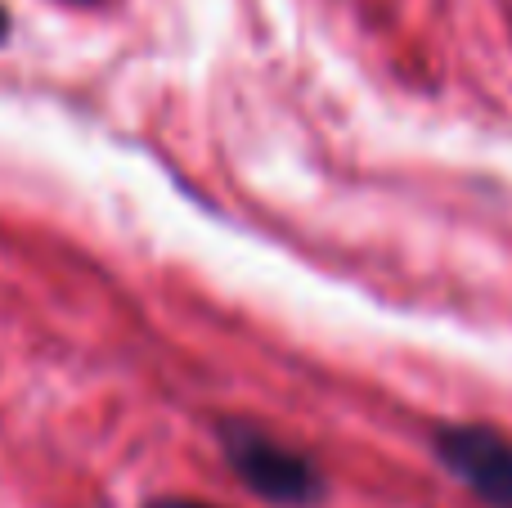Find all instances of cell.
Instances as JSON below:
<instances>
[{"label": "cell", "mask_w": 512, "mask_h": 508, "mask_svg": "<svg viewBox=\"0 0 512 508\" xmlns=\"http://www.w3.org/2000/svg\"><path fill=\"white\" fill-rule=\"evenodd\" d=\"M221 446L230 455V468L252 486L261 500L301 508L319 500V473L306 455L288 450L283 441L265 437V432L248 428V423H221Z\"/></svg>", "instance_id": "1"}, {"label": "cell", "mask_w": 512, "mask_h": 508, "mask_svg": "<svg viewBox=\"0 0 512 508\" xmlns=\"http://www.w3.org/2000/svg\"><path fill=\"white\" fill-rule=\"evenodd\" d=\"M441 464L490 508H512V437L481 423H450L436 432Z\"/></svg>", "instance_id": "2"}, {"label": "cell", "mask_w": 512, "mask_h": 508, "mask_svg": "<svg viewBox=\"0 0 512 508\" xmlns=\"http://www.w3.org/2000/svg\"><path fill=\"white\" fill-rule=\"evenodd\" d=\"M149 508H212V504H198V500H153Z\"/></svg>", "instance_id": "3"}, {"label": "cell", "mask_w": 512, "mask_h": 508, "mask_svg": "<svg viewBox=\"0 0 512 508\" xmlns=\"http://www.w3.org/2000/svg\"><path fill=\"white\" fill-rule=\"evenodd\" d=\"M5 32H9V14L0 9V41H5Z\"/></svg>", "instance_id": "4"}]
</instances>
